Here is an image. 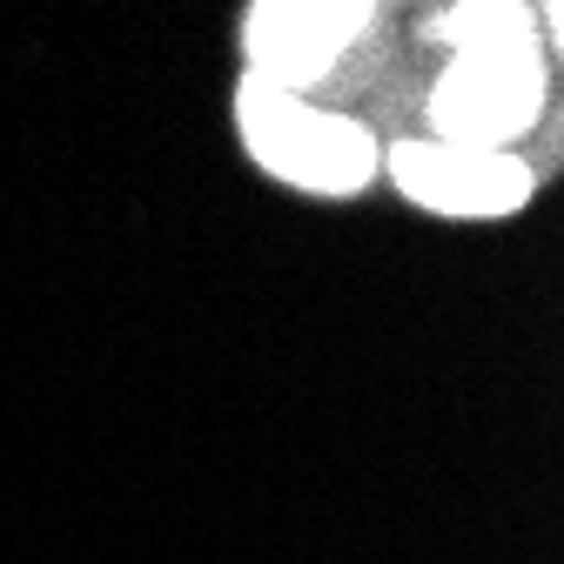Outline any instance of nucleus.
Returning <instances> with one entry per match:
<instances>
[{
    "mask_svg": "<svg viewBox=\"0 0 564 564\" xmlns=\"http://www.w3.org/2000/svg\"><path fill=\"white\" fill-rule=\"evenodd\" d=\"M236 128L249 162H262L275 182H290L303 195H357L377 175V134L364 121H349L336 108H316L310 95L249 82L236 88Z\"/></svg>",
    "mask_w": 564,
    "mask_h": 564,
    "instance_id": "nucleus-1",
    "label": "nucleus"
},
{
    "mask_svg": "<svg viewBox=\"0 0 564 564\" xmlns=\"http://www.w3.org/2000/svg\"><path fill=\"white\" fill-rule=\"evenodd\" d=\"M431 141L451 149H484V155H511V141H524L544 115V54L538 47H498V54H451L437 75L431 101Z\"/></svg>",
    "mask_w": 564,
    "mask_h": 564,
    "instance_id": "nucleus-2",
    "label": "nucleus"
},
{
    "mask_svg": "<svg viewBox=\"0 0 564 564\" xmlns=\"http://www.w3.org/2000/svg\"><path fill=\"white\" fill-rule=\"evenodd\" d=\"M383 169L403 188V202L431 208V216H451V223L518 216V208L531 202V188H538L531 162H518V155H484V149H451V141H431V134L390 141Z\"/></svg>",
    "mask_w": 564,
    "mask_h": 564,
    "instance_id": "nucleus-3",
    "label": "nucleus"
},
{
    "mask_svg": "<svg viewBox=\"0 0 564 564\" xmlns=\"http://www.w3.org/2000/svg\"><path fill=\"white\" fill-rule=\"evenodd\" d=\"M370 8H310V0H290V8H249L242 21V47H249V82L310 95L316 82H329L343 54L370 34Z\"/></svg>",
    "mask_w": 564,
    "mask_h": 564,
    "instance_id": "nucleus-4",
    "label": "nucleus"
},
{
    "mask_svg": "<svg viewBox=\"0 0 564 564\" xmlns=\"http://www.w3.org/2000/svg\"><path fill=\"white\" fill-rule=\"evenodd\" d=\"M431 34L451 54H498V47H538V14L524 8H498V0H477V8H437Z\"/></svg>",
    "mask_w": 564,
    "mask_h": 564,
    "instance_id": "nucleus-5",
    "label": "nucleus"
}]
</instances>
